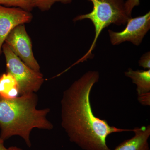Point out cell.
<instances>
[{"label": "cell", "mask_w": 150, "mask_h": 150, "mask_svg": "<svg viewBox=\"0 0 150 150\" xmlns=\"http://www.w3.org/2000/svg\"><path fill=\"white\" fill-rule=\"evenodd\" d=\"M19 94L18 84L13 76L8 72L2 75L0 77V96L11 99Z\"/></svg>", "instance_id": "obj_10"}, {"label": "cell", "mask_w": 150, "mask_h": 150, "mask_svg": "<svg viewBox=\"0 0 150 150\" xmlns=\"http://www.w3.org/2000/svg\"><path fill=\"white\" fill-rule=\"evenodd\" d=\"M99 78L97 71L87 72L65 91L61 100L62 127L70 141L83 150H111L106 142L109 135L133 130L110 126L94 114L91 92Z\"/></svg>", "instance_id": "obj_1"}, {"label": "cell", "mask_w": 150, "mask_h": 150, "mask_svg": "<svg viewBox=\"0 0 150 150\" xmlns=\"http://www.w3.org/2000/svg\"><path fill=\"white\" fill-rule=\"evenodd\" d=\"M72 2V0H32V6L33 8H36L42 11H45L49 10L55 3L68 4Z\"/></svg>", "instance_id": "obj_12"}, {"label": "cell", "mask_w": 150, "mask_h": 150, "mask_svg": "<svg viewBox=\"0 0 150 150\" xmlns=\"http://www.w3.org/2000/svg\"><path fill=\"white\" fill-rule=\"evenodd\" d=\"M0 5L18 8L30 12L33 9L32 0H0Z\"/></svg>", "instance_id": "obj_11"}, {"label": "cell", "mask_w": 150, "mask_h": 150, "mask_svg": "<svg viewBox=\"0 0 150 150\" xmlns=\"http://www.w3.org/2000/svg\"><path fill=\"white\" fill-rule=\"evenodd\" d=\"M4 142V140L0 137V150H8V149L5 146Z\"/></svg>", "instance_id": "obj_16"}, {"label": "cell", "mask_w": 150, "mask_h": 150, "mask_svg": "<svg viewBox=\"0 0 150 150\" xmlns=\"http://www.w3.org/2000/svg\"><path fill=\"white\" fill-rule=\"evenodd\" d=\"M134 137L118 145L113 150H150V126H142L133 129Z\"/></svg>", "instance_id": "obj_8"}, {"label": "cell", "mask_w": 150, "mask_h": 150, "mask_svg": "<svg viewBox=\"0 0 150 150\" xmlns=\"http://www.w3.org/2000/svg\"><path fill=\"white\" fill-rule=\"evenodd\" d=\"M126 24L125 29L121 31L108 30L110 43L115 46L128 41L135 46H139L150 29V12L141 16L129 18Z\"/></svg>", "instance_id": "obj_5"}, {"label": "cell", "mask_w": 150, "mask_h": 150, "mask_svg": "<svg viewBox=\"0 0 150 150\" xmlns=\"http://www.w3.org/2000/svg\"><path fill=\"white\" fill-rule=\"evenodd\" d=\"M139 64L144 69H150V51H148L142 55L139 60Z\"/></svg>", "instance_id": "obj_14"}, {"label": "cell", "mask_w": 150, "mask_h": 150, "mask_svg": "<svg viewBox=\"0 0 150 150\" xmlns=\"http://www.w3.org/2000/svg\"><path fill=\"white\" fill-rule=\"evenodd\" d=\"M5 43L25 64L34 71L40 72V66L33 55L32 42L24 24L19 25L12 30L6 38Z\"/></svg>", "instance_id": "obj_6"}, {"label": "cell", "mask_w": 150, "mask_h": 150, "mask_svg": "<svg viewBox=\"0 0 150 150\" xmlns=\"http://www.w3.org/2000/svg\"><path fill=\"white\" fill-rule=\"evenodd\" d=\"M8 150H23L20 148L17 147L16 146H11L8 148Z\"/></svg>", "instance_id": "obj_17"}, {"label": "cell", "mask_w": 150, "mask_h": 150, "mask_svg": "<svg viewBox=\"0 0 150 150\" xmlns=\"http://www.w3.org/2000/svg\"><path fill=\"white\" fill-rule=\"evenodd\" d=\"M2 51L5 57L7 72L12 75L16 80L20 94L35 93L38 91L44 82L43 74L25 64L6 43L3 44Z\"/></svg>", "instance_id": "obj_4"}, {"label": "cell", "mask_w": 150, "mask_h": 150, "mask_svg": "<svg viewBox=\"0 0 150 150\" xmlns=\"http://www.w3.org/2000/svg\"><path fill=\"white\" fill-rule=\"evenodd\" d=\"M124 74L136 85L138 95L150 92V69L134 71L129 68Z\"/></svg>", "instance_id": "obj_9"}, {"label": "cell", "mask_w": 150, "mask_h": 150, "mask_svg": "<svg viewBox=\"0 0 150 150\" xmlns=\"http://www.w3.org/2000/svg\"><path fill=\"white\" fill-rule=\"evenodd\" d=\"M32 18L30 12L0 5V55L3 44L11 31L19 25L30 22Z\"/></svg>", "instance_id": "obj_7"}, {"label": "cell", "mask_w": 150, "mask_h": 150, "mask_svg": "<svg viewBox=\"0 0 150 150\" xmlns=\"http://www.w3.org/2000/svg\"><path fill=\"white\" fill-rule=\"evenodd\" d=\"M141 0H126L125 2V10L129 18L132 17V11L135 7L139 6Z\"/></svg>", "instance_id": "obj_13"}, {"label": "cell", "mask_w": 150, "mask_h": 150, "mask_svg": "<svg viewBox=\"0 0 150 150\" xmlns=\"http://www.w3.org/2000/svg\"><path fill=\"white\" fill-rule=\"evenodd\" d=\"M138 99L142 105L146 106L150 105V92L138 95Z\"/></svg>", "instance_id": "obj_15"}, {"label": "cell", "mask_w": 150, "mask_h": 150, "mask_svg": "<svg viewBox=\"0 0 150 150\" xmlns=\"http://www.w3.org/2000/svg\"><path fill=\"white\" fill-rule=\"evenodd\" d=\"M92 3L93 7L91 12L78 15L73 19L74 22L83 20H90L93 25L95 36L87 52L72 66L86 61L93 57L92 52L97 41L105 28L111 24L125 25L129 18L125 10V0H88Z\"/></svg>", "instance_id": "obj_3"}, {"label": "cell", "mask_w": 150, "mask_h": 150, "mask_svg": "<svg viewBox=\"0 0 150 150\" xmlns=\"http://www.w3.org/2000/svg\"><path fill=\"white\" fill-rule=\"evenodd\" d=\"M38 101L35 93L22 95L11 99L0 96V137L5 141L18 136L30 147V135L33 129H53V124L46 118L50 109H37Z\"/></svg>", "instance_id": "obj_2"}]
</instances>
